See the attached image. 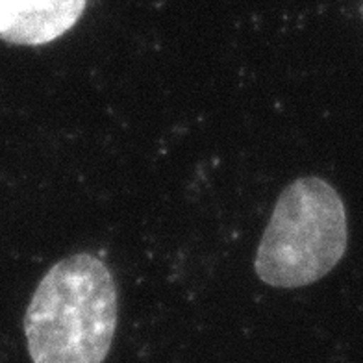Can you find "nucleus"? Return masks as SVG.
<instances>
[{"label":"nucleus","mask_w":363,"mask_h":363,"mask_svg":"<svg viewBox=\"0 0 363 363\" xmlns=\"http://www.w3.org/2000/svg\"><path fill=\"white\" fill-rule=\"evenodd\" d=\"M119 317L117 286L93 254H74L43 277L24 313L34 363H104Z\"/></svg>","instance_id":"1"},{"label":"nucleus","mask_w":363,"mask_h":363,"mask_svg":"<svg viewBox=\"0 0 363 363\" xmlns=\"http://www.w3.org/2000/svg\"><path fill=\"white\" fill-rule=\"evenodd\" d=\"M347 238L337 191L323 178H298L278 196L256 252V274L282 289L315 284L341 262Z\"/></svg>","instance_id":"2"},{"label":"nucleus","mask_w":363,"mask_h":363,"mask_svg":"<svg viewBox=\"0 0 363 363\" xmlns=\"http://www.w3.org/2000/svg\"><path fill=\"white\" fill-rule=\"evenodd\" d=\"M87 0H0V39L39 47L78 23Z\"/></svg>","instance_id":"3"}]
</instances>
